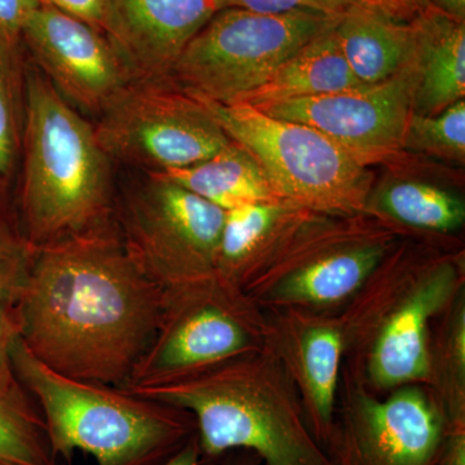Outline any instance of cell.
I'll return each instance as SVG.
<instances>
[{
  "mask_svg": "<svg viewBox=\"0 0 465 465\" xmlns=\"http://www.w3.org/2000/svg\"><path fill=\"white\" fill-rule=\"evenodd\" d=\"M163 305L164 290L134 262L115 224L34 250L15 311L20 341L43 365L124 388Z\"/></svg>",
  "mask_w": 465,
  "mask_h": 465,
  "instance_id": "obj_1",
  "label": "cell"
},
{
  "mask_svg": "<svg viewBox=\"0 0 465 465\" xmlns=\"http://www.w3.org/2000/svg\"><path fill=\"white\" fill-rule=\"evenodd\" d=\"M231 0H109V38L137 78L167 79L174 61Z\"/></svg>",
  "mask_w": 465,
  "mask_h": 465,
  "instance_id": "obj_13",
  "label": "cell"
},
{
  "mask_svg": "<svg viewBox=\"0 0 465 465\" xmlns=\"http://www.w3.org/2000/svg\"><path fill=\"white\" fill-rule=\"evenodd\" d=\"M464 321L461 322L460 329L458 330L457 336H455V356H457V361L459 365H461V369H464V361H465V353H464Z\"/></svg>",
  "mask_w": 465,
  "mask_h": 465,
  "instance_id": "obj_35",
  "label": "cell"
},
{
  "mask_svg": "<svg viewBox=\"0 0 465 465\" xmlns=\"http://www.w3.org/2000/svg\"><path fill=\"white\" fill-rule=\"evenodd\" d=\"M410 24L412 113L434 115L465 97V21L430 5Z\"/></svg>",
  "mask_w": 465,
  "mask_h": 465,
  "instance_id": "obj_14",
  "label": "cell"
},
{
  "mask_svg": "<svg viewBox=\"0 0 465 465\" xmlns=\"http://www.w3.org/2000/svg\"><path fill=\"white\" fill-rule=\"evenodd\" d=\"M414 72L338 94L259 106L265 114L316 128L363 166L399 162L412 114ZM255 108V106H253Z\"/></svg>",
  "mask_w": 465,
  "mask_h": 465,
  "instance_id": "obj_10",
  "label": "cell"
},
{
  "mask_svg": "<svg viewBox=\"0 0 465 465\" xmlns=\"http://www.w3.org/2000/svg\"><path fill=\"white\" fill-rule=\"evenodd\" d=\"M11 185L12 182L0 177V300L15 307L26 282L34 250Z\"/></svg>",
  "mask_w": 465,
  "mask_h": 465,
  "instance_id": "obj_24",
  "label": "cell"
},
{
  "mask_svg": "<svg viewBox=\"0 0 465 465\" xmlns=\"http://www.w3.org/2000/svg\"><path fill=\"white\" fill-rule=\"evenodd\" d=\"M335 34L342 56L362 84L388 81L411 58L410 24L391 20L361 2L338 18Z\"/></svg>",
  "mask_w": 465,
  "mask_h": 465,
  "instance_id": "obj_17",
  "label": "cell"
},
{
  "mask_svg": "<svg viewBox=\"0 0 465 465\" xmlns=\"http://www.w3.org/2000/svg\"><path fill=\"white\" fill-rule=\"evenodd\" d=\"M336 20L309 11L223 9L185 45L167 79L200 99L235 103Z\"/></svg>",
  "mask_w": 465,
  "mask_h": 465,
  "instance_id": "obj_6",
  "label": "cell"
},
{
  "mask_svg": "<svg viewBox=\"0 0 465 465\" xmlns=\"http://www.w3.org/2000/svg\"><path fill=\"white\" fill-rule=\"evenodd\" d=\"M25 50L0 41V177L14 180L25 118Z\"/></svg>",
  "mask_w": 465,
  "mask_h": 465,
  "instance_id": "obj_22",
  "label": "cell"
},
{
  "mask_svg": "<svg viewBox=\"0 0 465 465\" xmlns=\"http://www.w3.org/2000/svg\"><path fill=\"white\" fill-rule=\"evenodd\" d=\"M23 45L30 64L65 100L99 115L137 78L109 36L48 5L33 12Z\"/></svg>",
  "mask_w": 465,
  "mask_h": 465,
  "instance_id": "obj_11",
  "label": "cell"
},
{
  "mask_svg": "<svg viewBox=\"0 0 465 465\" xmlns=\"http://www.w3.org/2000/svg\"><path fill=\"white\" fill-rule=\"evenodd\" d=\"M197 99L226 136L255 159L281 201L312 213H353L367 207L374 173L316 128L247 104Z\"/></svg>",
  "mask_w": 465,
  "mask_h": 465,
  "instance_id": "obj_5",
  "label": "cell"
},
{
  "mask_svg": "<svg viewBox=\"0 0 465 465\" xmlns=\"http://www.w3.org/2000/svg\"><path fill=\"white\" fill-rule=\"evenodd\" d=\"M213 459L204 457L198 443L197 434H193L179 451L161 465H213Z\"/></svg>",
  "mask_w": 465,
  "mask_h": 465,
  "instance_id": "obj_32",
  "label": "cell"
},
{
  "mask_svg": "<svg viewBox=\"0 0 465 465\" xmlns=\"http://www.w3.org/2000/svg\"><path fill=\"white\" fill-rule=\"evenodd\" d=\"M341 353V333L330 327H314L302 338V370L321 423L320 430L326 436L332 420Z\"/></svg>",
  "mask_w": 465,
  "mask_h": 465,
  "instance_id": "obj_23",
  "label": "cell"
},
{
  "mask_svg": "<svg viewBox=\"0 0 465 465\" xmlns=\"http://www.w3.org/2000/svg\"><path fill=\"white\" fill-rule=\"evenodd\" d=\"M430 3L443 14L465 21V0H430Z\"/></svg>",
  "mask_w": 465,
  "mask_h": 465,
  "instance_id": "obj_34",
  "label": "cell"
},
{
  "mask_svg": "<svg viewBox=\"0 0 465 465\" xmlns=\"http://www.w3.org/2000/svg\"><path fill=\"white\" fill-rule=\"evenodd\" d=\"M445 424L420 391L391 399H363L345 420L333 445V465H430L439 455Z\"/></svg>",
  "mask_w": 465,
  "mask_h": 465,
  "instance_id": "obj_12",
  "label": "cell"
},
{
  "mask_svg": "<svg viewBox=\"0 0 465 465\" xmlns=\"http://www.w3.org/2000/svg\"><path fill=\"white\" fill-rule=\"evenodd\" d=\"M148 174L115 204L125 250L164 291L215 278L225 211L170 180Z\"/></svg>",
  "mask_w": 465,
  "mask_h": 465,
  "instance_id": "obj_7",
  "label": "cell"
},
{
  "mask_svg": "<svg viewBox=\"0 0 465 465\" xmlns=\"http://www.w3.org/2000/svg\"><path fill=\"white\" fill-rule=\"evenodd\" d=\"M367 7L381 12L399 23L409 24L430 7V0H360Z\"/></svg>",
  "mask_w": 465,
  "mask_h": 465,
  "instance_id": "obj_31",
  "label": "cell"
},
{
  "mask_svg": "<svg viewBox=\"0 0 465 465\" xmlns=\"http://www.w3.org/2000/svg\"><path fill=\"white\" fill-rule=\"evenodd\" d=\"M38 0H0V41L24 50L23 34Z\"/></svg>",
  "mask_w": 465,
  "mask_h": 465,
  "instance_id": "obj_29",
  "label": "cell"
},
{
  "mask_svg": "<svg viewBox=\"0 0 465 465\" xmlns=\"http://www.w3.org/2000/svg\"><path fill=\"white\" fill-rule=\"evenodd\" d=\"M454 282L452 266H440L385 324L371 356V374L379 385L394 387L428 375V322L445 304Z\"/></svg>",
  "mask_w": 465,
  "mask_h": 465,
  "instance_id": "obj_15",
  "label": "cell"
},
{
  "mask_svg": "<svg viewBox=\"0 0 465 465\" xmlns=\"http://www.w3.org/2000/svg\"><path fill=\"white\" fill-rule=\"evenodd\" d=\"M20 338L14 305L0 300V402L16 407L27 414L41 415L32 396L18 381L12 362V349Z\"/></svg>",
  "mask_w": 465,
  "mask_h": 465,
  "instance_id": "obj_27",
  "label": "cell"
},
{
  "mask_svg": "<svg viewBox=\"0 0 465 465\" xmlns=\"http://www.w3.org/2000/svg\"><path fill=\"white\" fill-rule=\"evenodd\" d=\"M17 171L15 195L33 250L115 225L110 158L94 125L32 64Z\"/></svg>",
  "mask_w": 465,
  "mask_h": 465,
  "instance_id": "obj_2",
  "label": "cell"
},
{
  "mask_svg": "<svg viewBox=\"0 0 465 465\" xmlns=\"http://www.w3.org/2000/svg\"><path fill=\"white\" fill-rule=\"evenodd\" d=\"M38 2L69 16L78 18L109 36V0H38Z\"/></svg>",
  "mask_w": 465,
  "mask_h": 465,
  "instance_id": "obj_30",
  "label": "cell"
},
{
  "mask_svg": "<svg viewBox=\"0 0 465 465\" xmlns=\"http://www.w3.org/2000/svg\"><path fill=\"white\" fill-rule=\"evenodd\" d=\"M154 174L224 211L281 201L255 159L232 140L213 157L201 163Z\"/></svg>",
  "mask_w": 465,
  "mask_h": 465,
  "instance_id": "obj_18",
  "label": "cell"
},
{
  "mask_svg": "<svg viewBox=\"0 0 465 465\" xmlns=\"http://www.w3.org/2000/svg\"><path fill=\"white\" fill-rule=\"evenodd\" d=\"M94 133L110 159L148 173L201 163L231 143L206 105L170 79L134 78Z\"/></svg>",
  "mask_w": 465,
  "mask_h": 465,
  "instance_id": "obj_8",
  "label": "cell"
},
{
  "mask_svg": "<svg viewBox=\"0 0 465 465\" xmlns=\"http://www.w3.org/2000/svg\"><path fill=\"white\" fill-rule=\"evenodd\" d=\"M312 211L286 201L247 204L225 211L216 259V278L232 289L250 271L256 258L275 235L298 224Z\"/></svg>",
  "mask_w": 465,
  "mask_h": 465,
  "instance_id": "obj_19",
  "label": "cell"
},
{
  "mask_svg": "<svg viewBox=\"0 0 465 465\" xmlns=\"http://www.w3.org/2000/svg\"><path fill=\"white\" fill-rule=\"evenodd\" d=\"M125 391L191 414L202 452L213 460L243 450L265 465H333L295 401L253 358H232L177 381Z\"/></svg>",
  "mask_w": 465,
  "mask_h": 465,
  "instance_id": "obj_4",
  "label": "cell"
},
{
  "mask_svg": "<svg viewBox=\"0 0 465 465\" xmlns=\"http://www.w3.org/2000/svg\"><path fill=\"white\" fill-rule=\"evenodd\" d=\"M384 252L385 244L378 241L360 242L329 251L290 274L278 292L284 299L296 302H339L363 283Z\"/></svg>",
  "mask_w": 465,
  "mask_h": 465,
  "instance_id": "obj_20",
  "label": "cell"
},
{
  "mask_svg": "<svg viewBox=\"0 0 465 465\" xmlns=\"http://www.w3.org/2000/svg\"><path fill=\"white\" fill-rule=\"evenodd\" d=\"M260 461L262 460H260L258 455L251 451H244L243 457L234 459L226 465H260Z\"/></svg>",
  "mask_w": 465,
  "mask_h": 465,
  "instance_id": "obj_36",
  "label": "cell"
},
{
  "mask_svg": "<svg viewBox=\"0 0 465 465\" xmlns=\"http://www.w3.org/2000/svg\"><path fill=\"white\" fill-rule=\"evenodd\" d=\"M443 465H465V436L463 428H457L446 448Z\"/></svg>",
  "mask_w": 465,
  "mask_h": 465,
  "instance_id": "obj_33",
  "label": "cell"
},
{
  "mask_svg": "<svg viewBox=\"0 0 465 465\" xmlns=\"http://www.w3.org/2000/svg\"><path fill=\"white\" fill-rule=\"evenodd\" d=\"M361 85L365 84L353 75L342 56L333 25L291 54L264 84L235 103L259 108L284 101L338 94Z\"/></svg>",
  "mask_w": 465,
  "mask_h": 465,
  "instance_id": "obj_16",
  "label": "cell"
},
{
  "mask_svg": "<svg viewBox=\"0 0 465 465\" xmlns=\"http://www.w3.org/2000/svg\"><path fill=\"white\" fill-rule=\"evenodd\" d=\"M374 202L385 215L425 231H457L465 219L464 202L459 195L420 180L384 183Z\"/></svg>",
  "mask_w": 465,
  "mask_h": 465,
  "instance_id": "obj_21",
  "label": "cell"
},
{
  "mask_svg": "<svg viewBox=\"0 0 465 465\" xmlns=\"http://www.w3.org/2000/svg\"><path fill=\"white\" fill-rule=\"evenodd\" d=\"M217 278L164 291L154 339L124 390L153 387L243 356L250 335Z\"/></svg>",
  "mask_w": 465,
  "mask_h": 465,
  "instance_id": "obj_9",
  "label": "cell"
},
{
  "mask_svg": "<svg viewBox=\"0 0 465 465\" xmlns=\"http://www.w3.org/2000/svg\"><path fill=\"white\" fill-rule=\"evenodd\" d=\"M0 465H58L41 415L0 402Z\"/></svg>",
  "mask_w": 465,
  "mask_h": 465,
  "instance_id": "obj_26",
  "label": "cell"
},
{
  "mask_svg": "<svg viewBox=\"0 0 465 465\" xmlns=\"http://www.w3.org/2000/svg\"><path fill=\"white\" fill-rule=\"evenodd\" d=\"M403 150L464 166L465 101H459L439 114L412 113L403 136Z\"/></svg>",
  "mask_w": 465,
  "mask_h": 465,
  "instance_id": "obj_25",
  "label": "cell"
},
{
  "mask_svg": "<svg viewBox=\"0 0 465 465\" xmlns=\"http://www.w3.org/2000/svg\"><path fill=\"white\" fill-rule=\"evenodd\" d=\"M12 362L41 411L56 459L69 460L81 451L96 465H161L195 433L188 412L124 388L58 374L34 357L20 338Z\"/></svg>",
  "mask_w": 465,
  "mask_h": 465,
  "instance_id": "obj_3",
  "label": "cell"
},
{
  "mask_svg": "<svg viewBox=\"0 0 465 465\" xmlns=\"http://www.w3.org/2000/svg\"><path fill=\"white\" fill-rule=\"evenodd\" d=\"M360 0H231L232 7L259 14H286L293 11L317 12L339 18Z\"/></svg>",
  "mask_w": 465,
  "mask_h": 465,
  "instance_id": "obj_28",
  "label": "cell"
}]
</instances>
